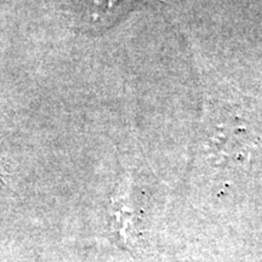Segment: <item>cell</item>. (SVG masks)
<instances>
[{"label":"cell","mask_w":262,"mask_h":262,"mask_svg":"<svg viewBox=\"0 0 262 262\" xmlns=\"http://www.w3.org/2000/svg\"><path fill=\"white\" fill-rule=\"evenodd\" d=\"M203 135L206 145L220 153H243L254 142L253 122L234 107L211 104L205 117Z\"/></svg>","instance_id":"6da1fadb"}]
</instances>
